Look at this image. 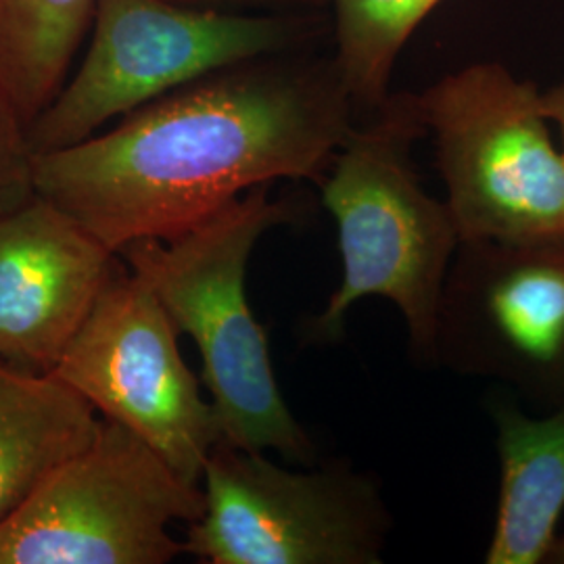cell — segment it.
Here are the masks:
<instances>
[{
    "label": "cell",
    "mask_w": 564,
    "mask_h": 564,
    "mask_svg": "<svg viewBox=\"0 0 564 564\" xmlns=\"http://www.w3.org/2000/svg\"><path fill=\"white\" fill-rule=\"evenodd\" d=\"M330 59L241 61L147 102L90 139L34 153L36 195L111 251L167 239L276 181H323L354 130Z\"/></svg>",
    "instance_id": "obj_1"
},
{
    "label": "cell",
    "mask_w": 564,
    "mask_h": 564,
    "mask_svg": "<svg viewBox=\"0 0 564 564\" xmlns=\"http://www.w3.org/2000/svg\"><path fill=\"white\" fill-rule=\"evenodd\" d=\"M295 214V205L270 199V186H258L174 237L128 242L120 258L197 345L220 444L312 466L316 445L282 398L245 282L253 247Z\"/></svg>",
    "instance_id": "obj_2"
},
{
    "label": "cell",
    "mask_w": 564,
    "mask_h": 564,
    "mask_svg": "<svg viewBox=\"0 0 564 564\" xmlns=\"http://www.w3.org/2000/svg\"><path fill=\"white\" fill-rule=\"evenodd\" d=\"M426 137L416 95H389L375 120L354 126L321 181L337 226L341 282L305 324L310 343L339 341L351 307L368 297L393 303L410 351L433 366L437 310L460 245L447 203L424 191L412 160Z\"/></svg>",
    "instance_id": "obj_3"
},
{
    "label": "cell",
    "mask_w": 564,
    "mask_h": 564,
    "mask_svg": "<svg viewBox=\"0 0 564 564\" xmlns=\"http://www.w3.org/2000/svg\"><path fill=\"white\" fill-rule=\"evenodd\" d=\"M540 97L496 61L466 65L416 95L460 241L564 239V151Z\"/></svg>",
    "instance_id": "obj_4"
},
{
    "label": "cell",
    "mask_w": 564,
    "mask_h": 564,
    "mask_svg": "<svg viewBox=\"0 0 564 564\" xmlns=\"http://www.w3.org/2000/svg\"><path fill=\"white\" fill-rule=\"evenodd\" d=\"M80 67L28 128L34 153L90 139L188 82L241 61L295 51L305 15L223 13L170 0H95Z\"/></svg>",
    "instance_id": "obj_5"
},
{
    "label": "cell",
    "mask_w": 564,
    "mask_h": 564,
    "mask_svg": "<svg viewBox=\"0 0 564 564\" xmlns=\"http://www.w3.org/2000/svg\"><path fill=\"white\" fill-rule=\"evenodd\" d=\"M202 485L101 419L95 440L53 468L0 523V564H165L176 523L203 514Z\"/></svg>",
    "instance_id": "obj_6"
},
{
    "label": "cell",
    "mask_w": 564,
    "mask_h": 564,
    "mask_svg": "<svg viewBox=\"0 0 564 564\" xmlns=\"http://www.w3.org/2000/svg\"><path fill=\"white\" fill-rule=\"evenodd\" d=\"M203 514L184 554L209 564H381L391 514L349 464L293 470L265 452L218 444L202 473Z\"/></svg>",
    "instance_id": "obj_7"
},
{
    "label": "cell",
    "mask_w": 564,
    "mask_h": 564,
    "mask_svg": "<svg viewBox=\"0 0 564 564\" xmlns=\"http://www.w3.org/2000/svg\"><path fill=\"white\" fill-rule=\"evenodd\" d=\"M51 375L141 437L184 481L202 485L220 444L218 419L182 358L176 326L134 272L116 270Z\"/></svg>",
    "instance_id": "obj_8"
},
{
    "label": "cell",
    "mask_w": 564,
    "mask_h": 564,
    "mask_svg": "<svg viewBox=\"0 0 564 564\" xmlns=\"http://www.w3.org/2000/svg\"><path fill=\"white\" fill-rule=\"evenodd\" d=\"M433 366L564 405V239L460 241L437 310Z\"/></svg>",
    "instance_id": "obj_9"
},
{
    "label": "cell",
    "mask_w": 564,
    "mask_h": 564,
    "mask_svg": "<svg viewBox=\"0 0 564 564\" xmlns=\"http://www.w3.org/2000/svg\"><path fill=\"white\" fill-rule=\"evenodd\" d=\"M120 265V253L41 195L4 214L0 360L51 372Z\"/></svg>",
    "instance_id": "obj_10"
},
{
    "label": "cell",
    "mask_w": 564,
    "mask_h": 564,
    "mask_svg": "<svg viewBox=\"0 0 564 564\" xmlns=\"http://www.w3.org/2000/svg\"><path fill=\"white\" fill-rule=\"evenodd\" d=\"M500 498L485 564L545 563L564 512V405L529 416L494 398Z\"/></svg>",
    "instance_id": "obj_11"
},
{
    "label": "cell",
    "mask_w": 564,
    "mask_h": 564,
    "mask_svg": "<svg viewBox=\"0 0 564 564\" xmlns=\"http://www.w3.org/2000/svg\"><path fill=\"white\" fill-rule=\"evenodd\" d=\"M99 426L95 408L55 375L0 360V523Z\"/></svg>",
    "instance_id": "obj_12"
},
{
    "label": "cell",
    "mask_w": 564,
    "mask_h": 564,
    "mask_svg": "<svg viewBox=\"0 0 564 564\" xmlns=\"http://www.w3.org/2000/svg\"><path fill=\"white\" fill-rule=\"evenodd\" d=\"M93 7L95 0H0V90L28 128L69 78Z\"/></svg>",
    "instance_id": "obj_13"
},
{
    "label": "cell",
    "mask_w": 564,
    "mask_h": 564,
    "mask_svg": "<svg viewBox=\"0 0 564 564\" xmlns=\"http://www.w3.org/2000/svg\"><path fill=\"white\" fill-rule=\"evenodd\" d=\"M442 0H330L335 65L356 102L375 111L389 93L405 42Z\"/></svg>",
    "instance_id": "obj_14"
},
{
    "label": "cell",
    "mask_w": 564,
    "mask_h": 564,
    "mask_svg": "<svg viewBox=\"0 0 564 564\" xmlns=\"http://www.w3.org/2000/svg\"><path fill=\"white\" fill-rule=\"evenodd\" d=\"M34 195V151L28 126L0 90V218Z\"/></svg>",
    "instance_id": "obj_15"
},
{
    "label": "cell",
    "mask_w": 564,
    "mask_h": 564,
    "mask_svg": "<svg viewBox=\"0 0 564 564\" xmlns=\"http://www.w3.org/2000/svg\"><path fill=\"white\" fill-rule=\"evenodd\" d=\"M174 4L223 11V13H272V15H302L330 4V0H170Z\"/></svg>",
    "instance_id": "obj_16"
},
{
    "label": "cell",
    "mask_w": 564,
    "mask_h": 564,
    "mask_svg": "<svg viewBox=\"0 0 564 564\" xmlns=\"http://www.w3.org/2000/svg\"><path fill=\"white\" fill-rule=\"evenodd\" d=\"M540 105L544 111L545 120L554 123L561 132V149L564 151V82L552 86L550 90L542 93Z\"/></svg>",
    "instance_id": "obj_17"
},
{
    "label": "cell",
    "mask_w": 564,
    "mask_h": 564,
    "mask_svg": "<svg viewBox=\"0 0 564 564\" xmlns=\"http://www.w3.org/2000/svg\"><path fill=\"white\" fill-rule=\"evenodd\" d=\"M545 563L550 564H564V535H558L556 542L552 545Z\"/></svg>",
    "instance_id": "obj_18"
}]
</instances>
